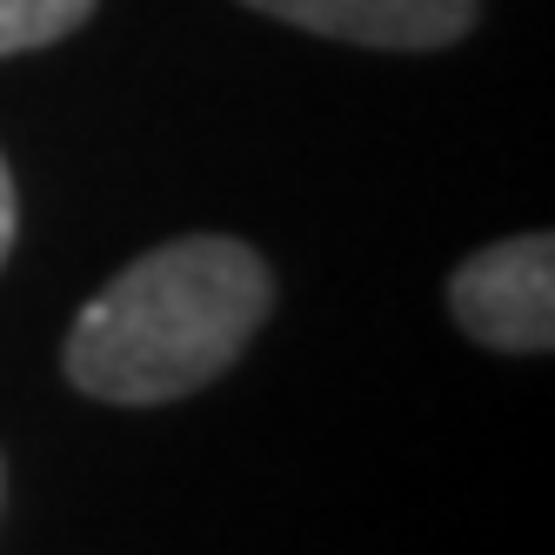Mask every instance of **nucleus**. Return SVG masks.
I'll use <instances>...</instances> for the list:
<instances>
[{"mask_svg":"<svg viewBox=\"0 0 555 555\" xmlns=\"http://www.w3.org/2000/svg\"><path fill=\"white\" fill-rule=\"evenodd\" d=\"M274 308L268 261L234 234L147 248L74 314L67 382L114 409H154L221 382Z\"/></svg>","mask_w":555,"mask_h":555,"instance_id":"1","label":"nucleus"},{"mask_svg":"<svg viewBox=\"0 0 555 555\" xmlns=\"http://www.w3.org/2000/svg\"><path fill=\"white\" fill-rule=\"evenodd\" d=\"M455 328L502 354H548L555 341V242L548 234H508L475 248L449 282Z\"/></svg>","mask_w":555,"mask_h":555,"instance_id":"2","label":"nucleus"},{"mask_svg":"<svg viewBox=\"0 0 555 555\" xmlns=\"http://www.w3.org/2000/svg\"><path fill=\"white\" fill-rule=\"evenodd\" d=\"M242 8L288 21L301 34H322V41L428 54V48L462 41L475 27V14H482V0H242Z\"/></svg>","mask_w":555,"mask_h":555,"instance_id":"3","label":"nucleus"},{"mask_svg":"<svg viewBox=\"0 0 555 555\" xmlns=\"http://www.w3.org/2000/svg\"><path fill=\"white\" fill-rule=\"evenodd\" d=\"M94 14V0H0V54H34L67 41Z\"/></svg>","mask_w":555,"mask_h":555,"instance_id":"4","label":"nucleus"},{"mask_svg":"<svg viewBox=\"0 0 555 555\" xmlns=\"http://www.w3.org/2000/svg\"><path fill=\"white\" fill-rule=\"evenodd\" d=\"M14 228H21V208H14V175H8V162H0V268H8V255H14Z\"/></svg>","mask_w":555,"mask_h":555,"instance_id":"5","label":"nucleus"}]
</instances>
